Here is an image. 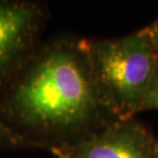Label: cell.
Wrapping results in <instances>:
<instances>
[{
	"label": "cell",
	"mask_w": 158,
	"mask_h": 158,
	"mask_svg": "<svg viewBox=\"0 0 158 158\" xmlns=\"http://www.w3.org/2000/svg\"><path fill=\"white\" fill-rule=\"evenodd\" d=\"M0 117L32 148L48 150L112 120L101 104L84 39L40 45L0 93Z\"/></svg>",
	"instance_id": "cell-1"
},
{
	"label": "cell",
	"mask_w": 158,
	"mask_h": 158,
	"mask_svg": "<svg viewBox=\"0 0 158 158\" xmlns=\"http://www.w3.org/2000/svg\"><path fill=\"white\" fill-rule=\"evenodd\" d=\"M101 104L113 119L132 118L158 73L144 29L111 39H84Z\"/></svg>",
	"instance_id": "cell-2"
},
{
	"label": "cell",
	"mask_w": 158,
	"mask_h": 158,
	"mask_svg": "<svg viewBox=\"0 0 158 158\" xmlns=\"http://www.w3.org/2000/svg\"><path fill=\"white\" fill-rule=\"evenodd\" d=\"M45 22L39 3L0 0V93L39 48Z\"/></svg>",
	"instance_id": "cell-3"
},
{
	"label": "cell",
	"mask_w": 158,
	"mask_h": 158,
	"mask_svg": "<svg viewBox=\"0 0 158 158\" xmlns=\"http://www.w3.org/2000/svg\"><path fill=\"white\" fill-rule=\"evenodd\" d=\"M155 142L146 127L132 117L109 120L49 151L56 158H157Z\"/></svg>",
	"instance_id": "cell-4"
},
{
	"label": "cell",
	"mask_w": 158,
	"mask_h": 158,
	"mask_svg": "<svg viewBox=\"0 0 158 158\" xmlns=\"http://www.w3.org/2000/svg\"><path fill=\"white\" fill-rule=\"evenodd\" d=\"M26 149L32 148L18 132L10 128L0 117V149Z\"/></svg>",
	"instance_id": "cell-5"
},
{
	"label": "cell",
	"mask_w": 158,
	"mask_h": 158,
	"mask_svg": "<svg viewBox=\"0 0 158 158\" xmlns=\"http://www.w3.org/2000/svg\"><path fill=\"white\" fill-rule=\"evenodd\" d=\"M147 110H158V73L144 101L142 102L139 112Z\"/></svg>",
	"instance_id": "cell-6"
},
{
	"label": "cell",
	"mask_w": 158,
	"mask_h": 158,
	"mask_svg": "<svg viewBox=\"0 0 158 158\" xmlns=\"http://www.w3.org/2000/svg\"><path fill=\"white\" fill-rule=\"evenodd\" d=\"M144 30L148 35V37H149V39L151 41V43H152V45L154 47V49H155L157 56H158V20L153 22L149 26L145 27Z\"/></svg>",
	"instance_id": "cell-7"
},
{
	"label": "cell",
	"mask_w": 158,
	"mask_h": 158,
	"mask_svg": "<svg viewBox=\"0 0 158 158\" xmlns=\"http://www.w3.org/2000/svg\"><path fill=\"white\" fill-rule=\"evenodd\" d=\"M154 149H155L156 157L158 158V141H157V140H156V142H155V146H154Z\"/></svg>",
	"instance_id": "cell-8"
}]
</instances>
